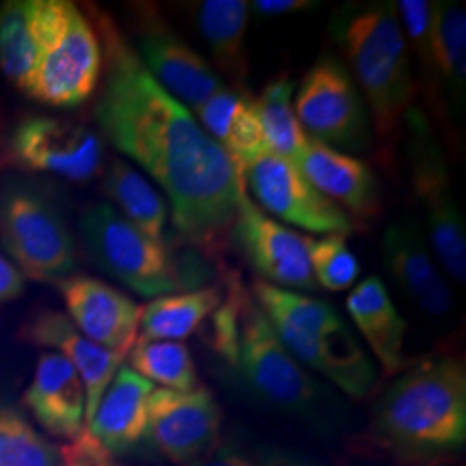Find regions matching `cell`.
<instances>
[{
    "label": "cell",
    "mask_w": 466,
    "mask_h": 466,
    "mask_svg": "<svg viewBox=\"0 0 466 466\" xmlns=\"http://www.w3.org/2000/svg\"><path fill=\"white\" fill-rule=\"evenodd\" d=\"M268 466H304L298 465V463H292V461H283V460H277V461H271Z\"/></svg>",
    "instance_id": "obj_39"
},
{
    "label": "cell",
    "mask_w": 466,
    "mask_h": 466,
    "mask_svg": "<svg viewBox=\"0 0 466 466\" xmlns=\"http://www.w3.org/2000/svg\"><path fill=\"white\" fill-rule=\"evenodd\" d=\"M250 292L302 367L332 382L350 400H365L373 392L377 367L330 302L259 279L250 285Z\"/></svg>",
    "instance_id": "obj_4"
},
{
    "label": "cell",
    "mask_w": 466,
    "mask_h": 466,
    "mask_svg": "<svg viewBox=\"0 0 466 466\" xmlns=\"http://www.w3.org/2000/svg\"><path fill=\"white\" fill-rule=\"evenodd\" d=\"M394 7L400 17V28L406 36L408 47L415 50L421 69L431 76L433 2L400 0V2H394Z\"/></svg>",
    "instance_id": "obj_33"
},
{
    "label": "cell",
    "mask_w": 466,
    "mask_h": 466,
    "mask_svg": "<svg viewBox=\"0 0 466 466\" xmlns=\"http://www.w3.org/2000/svg\"><path fill=\"white\" fill-rule=\"evenodd\" d=\"M230 466H258L254 465L252 461H250L248 456H244L242 452H238V451H235V454H233L232 463Z\"/></svg>",
    "instance_id": "obj_37"
},
{
    "label": "cell",
    "mask_w": 466,
    "mask_h": 466,
    "mask_svg": "<svg viewBox=\"0 0 466 466\" xmlns=\"http://www.w3.org/2000/svg\"><path fill=\"white\" fill-rule=\"evenodd\" d=\"M296 116L313 140L344 154L371 147L373 125L348 66L330 52L321 54L296 90Z\"/></svg>",
    "instance_id": "obj_10"
},
{
    "label": "cell",
    "mask_w": 466,
    "mask_h": 466,
    "mask_svg": "<svg viewBox=\"0 0 466 466\" xmlns=\"http://www.w3.org/2000/svg\"><path fill=\"white\" fill-rule=\"evenodd\" d=\"M25 275L15 263L0 254V306L17 299L25 292Z\"/></svg>",
    "instance_id": "obj_35"
},
{
    "label": "cell",
    "mask_w": 466,
    "mask_h": 466,
    "mask_svg": "<svg viewBox=\"0 0 466 466\" xmlns=\"http://www.w3.org/2000/svg\"><path fill=\"white\" fill-rule=\"evenodd\" d=\"M130 368L161 389L187 392L199 387L194 358L184 342L137 340L128 352Z\"/></svg>",
    "instance_id": "obj_30"
},
{
    "label": "cell",
    "mask_w": 466,
    "mask_h": 466,
    "mask_svg": "<svg viewBox=\"0 0 466 466\" xmlns=\"http://www.w3.org/2000/svg\"><path fill=\"white\" fill-rule=\"evenodd\" d=\"M232 240L259 280L296 292L317 290L318 283L309 265L308 237L294 232L267 215L248 188L240 194L233 219Z\"/></svg>",
    "instance_id": "obj_13"
},
{
    "label": "cell",
    "mask_w": 466,
    "mask_h": 466,
    "mask_svg": "<svg viewBox=\"0 0 466 466\" xmlns=\"http://www.w3.org/2000/svg\"><path fill=\"white\" fill-rule=\"evenodd\" d=\"M294 92L296 84L292 78L287 73L277 75L256 97V107L268 150L296 165L309 137L296 116Z\"/></svg>",
    "instance_id": "obj_28"
},
{
    "label": "cell",
    "mask_w": 466,
    "mask_h": 466,
    "mask_svg": "<svg viewBox=\"0 0 466 466\" xmlns=\"http://www.w3.org/2000/svg\"><path fill=\"white\" fill-rule=\"evenodd\" d=\"M102 190L116 204L119 215L140 232L154 240H165L167 200L140 171L123 159H115L104 171Z\"/></svg>",
    "instance_id": "obj_27"
},
{
    "label": "cell",
    "mask_w": 466,
    "mask_h": 466,
    "mask_svg": "<svg viewBox=\"0 0 466 466\" xmlns=\"http://www.w3.org/2000/svg\"><path fill=\"white\" fill-rule=\"evenodd\" d=\"M235 292L237 325L228 350L219 356L221 363L269 406L290 415H311L321 398L315 375L285 348L240 275Z\"/></svg>",
    "instance_id": "obj_7"
},
{
    "label": "cell",
    "mask_w": 466,
    "mask_h": 466,
    "mask_svg": "<svg viewBox=\"0 0 466 466\" xmlns=\"http://www.w3.org/2000/svg\"><path fill=\"white\" fill-rule=\"evenodd\" d=\"M221 299L223 287L219 285L156 298L142 306L137 340L182 342L211 318Z\"/></svg>",
    "instance_id": "obj_26"
},
{
    "label": "cell",
    "mask_w": 466,
    "mask_h": 466,
    "mask_svg": "<svg viewBox=\"0 0 466 466\" xmlns=\"http://www.w3.org/2000/svg\"><path fill=\"white\" fill-rule=\"evenodd\" d=\"M242 180L256 204L277 221L318 235H348L356 225L292 161L269 150L242 169Z\"/></svg>",
    "instance_id": "obj_12"
},
{
    "label": "cell",
    "mask_w": 466,
    "mask_h": 466,
    "mask_svg": "<svg viewBox=\"0 0 466 466\" xmlns=\"http://www.w3.org/2000/svg\"><path fill=\"white\" fill-rule=\"evenodd\" d=\"M113 466H121V465H117V463H116V465H113Z\"/></svg>",
    "instance_id": "obj_40"
},
{
    "label": "cell",
    "mask_w": 466,
    "mask_h": 466,
    "mask_svg": "<svg viewBox=\"0 0 466 466\" xmlns=\"http://www.w3.org/2000/svg\"><path fill=\"white\" fill-rule=\"evenodd\" d=\"M0 246L16 268L36 282L57 283L78 267L73 233L57 206L28 184L0 188Z\"/></svg>",
    "instance_id": "obj_8"
},
{
    "label": "cell",
    "mask_w": 466,
    "mask_h": 466,
    "mask_svg": "<svg viewBox=\"0 0 466 466\" xmlns=\"http://www.w3.org/2000/svg\"><path fill=\"white\" fill-rule=\"evenodd\" d=\"M19 339L36 348L59 352L78 371L85 387V421L88 429L104 392L113 382L117 370L123 367L125 358L88 340L66 315L50 309L28 319L19 332Z\"/></svg>",
    "instance_id": "obj_18"
},
{
    "label": "cell",
    "mask_w": 466,
    "mask_h": 466,
    "mask_svg": "<svg viewBox=\"0 0 466 466\" xmlns=\"http://www.w3.org/2000/svg\"><path fill=\"white\" fill-rule=\"evenodd\" d=\"M454 109L465 107L466 11L456 2H433L431 76Z\"/></svg>",
    "instance_id": "obj_25"
},
{
    "label": "cell",
    "mask_w": 466,
    "mask_h": 466,
    "mask_svg": "<svg viewBox=\"0 0 466 466\" xmlns=\"http://www.w3.org/2000/svg\"><path fill=\"white\" fill-rule=\"evenodd\" d=\"M71 323L100 348L127 358L138 339L142 306L116 287L88 275L54 283Z\"/></svg>",
    "instance_id": "obj_16"
},
{
    "label": "cell",
    "mask_w": 466,
    "mask_h": 466,
    "mask_svg": "<svg viewBox=\"0 0 466 466\" xmlns=\"http://www.w3.org/2000/svg\"><path fill=\"white\" fill-rule=\"evenodd\" d=\"M85 13L102 50L104 78L94 109L102 134L159 184L175 228L211 258L246 190L240 171L190 109L156 82L116 21L96 5Z\"/></svg>",
    "instance_id": "obj_1"
},
{
    "label": "cell",
    "mask_w": 466,
    "mask_h": 466,
    "mask_svg": "<svg viewBox=\"0 0 466 466\" xmlns=\"http://www.w3.org/2000/svg\"><path fill=\"white\" fill-rule=\"evenodd\" d=\"M25 406L56 439L71 442L86 431L85 387L78 371L59 352H44L35 367Z\"/></svg>",
    "instance_id": "obj_20"
},
{
    "label": "cell",
    "mask_w": 466,
    "mask_h": 466,
    "mask_svg": "<svg viewBox=\"0 0 466 466\" xmlns=\"http://www.w3.org/2000/svg\"><path fill=\"white\" fill-rule=\"evenodd\" d=\"M221 408L206 387L178 392L154 389L149 398V437L173 465L194 466L223 444Z\"/></svg>",
    "instance_id": "obj_14"
},
{
    "label": "cell",
    "mask_w": 466,
    "mask_h": 466,
    "mask_svg": "<svg viewBox=\"0 0 466 466\" xmlns=\"http://www.w3.org/2000/svg\"><path fill=\"white\" fill-rule=\"evenodd\" d=\"M332 35L367 102L373 132L385 144L413 107L417 84L394 2L350 4L332 19Z\"/></svg>",
    "instance_id": "obj_3"
},
{
    "label": "cell",
    "mask_w": 466,
    "mask_h": 466,
    "mask_svg": "<svg viewBox=\"0 0 466 466\" xmlns=\"http://www.w3.org/2000/svg\"><path fill=\"white\" fill-rule=\"evenodd\" d=\"M0 466H67L63 444H54L15 408H0Z\"/></svg>",
    "instance_id": "obj_31"
},
{
    "label": "cell",
    "mask_w": 466,
    "mask_h": 466,
    "mask_svg": "<svg viewBox=\"0 0 466 466\" xmlns=\"http://www.w3.org/2000/svg\"><path fill=\"white\" fill-rule=\"evenodd\" d=\"M410 180L425 211L427 240L433 256L451 279L466 280L465 221L456 204L442 144L429 117L413 106L404 117Z\"/></svg>",
    "instance_id": "obj_9"
},
{
    "label": "cell",
    "mask_w": 466,
    "mask_h": 466,
    "mask_svg": "<svg viewBox=\"0 0 466 466\" xmlns=\"http://www.w3.org/2000/svg\"><path fill=\"white\" fill-rule=\"evenodd\" d=\"M308 254L315 280L330 292L350 290L361 273V265L342 233L308 237Z\"/></svg>",
    "instance_id": "obj_32"
},
{
    "label": "cell",
    "mask_w": 466,
    "mask_h": 466,
    "mask_svg": "<svg viewBox=\"0 0 466 466\" xmlns=\"http://www.w3.org/2000/svg\"><path fill=\"white\" fill-rule=\"evenodd\" d=\"M296 167L354 221H371L382 213V190L368 163L308 138Z\"/></svg>",
    "instance_id": "obj_19"
},
{
    "label": "cell",
    "mask_w": 466,
    "mask_h": 466,
    "mask_svg": "<svg viewBox=\"0 0 466 466\" xmlns=\"http://www.w3.org/2000/svg\"><path fill=\"white\" fill-rule=\"evenodd\" d=\"M371 437L404 465H432L466 442V367L452 354L411 363L375 404Z\"/></svg>",
    "instance_id": "obj_2"
},
{
    "label": "cell",
    "mask_w": 466,
    "mask_h": 466,
    "mask_svg": "<svg viewBox=\"0 0 466 466\" xmlns=\"http://www.w3.org/2000/svg\"><path fill=\"white\" fill-rule=\"evenodd\" d=\"M154 383L130 367L117 370L104 392L88 432L115 458L137 450L149 437V398Z\"/></svg>",
    "instance_id": "obj_21"
},
{
    "label": "cell",
    "mask_w": 466,
    "mask_h": 466,
    "mask_svg": "<svg viewBox=\"0 0 466 466\" xmlns=\"http://www.w3.org/2000/svg\"><path fill=\"white\" fill-rule=\"evenodd\" d=\"M38 61L32 0L0 5V71L19 92H26Z\"/></svg>",
    "instance_id": "obj_29"
},
{
    "label": "cell",
    "mask_w": 466,
    "mask_h": 466,
    "mask_svg": "<svg viewBox=\"0 0 466 466\" xmlns=\"http://www.w3.org/2000/svg\"><path fill=\"white\" fill-rule=\"evenodd\" d=\"M346 308L368 350L387 377H396L413 361L404 352L408 323L380 277L370 275L348 296Z\"/></svg>",
    "instance_id": "obj_22"
},
{
    "label": "cell",
    "mask_w": 466,
    "mask_h": 466,
    "mask_svg": "<svg viewBox=\"0 0 466 466\" xmlns=\"http://www.w3.org/2000/svg\"><path fill=\"white\" fill-rule=\"evenodd\" d=\"M4 146H5V132H4V116H2V109H0V159H2Z\"/></svg>",
    "instance_id": "obj_38"
},
{
    "label": "cell",
    "mask_w": 466,
    "mask_h": 466,
    "mask_svg": "<svg viewBox=\"0 0 466 466\" xmlns=\"http://www.w3.org/2000/svg\"><path fill=\"white\" fill-rule=\"evenodd\" d=\"M80 232L97 267L142 298L198 290L215 275L208 256L175 252L167 240L150 238L109 204L85 209Z\"/></svg>",
    "instance_id": "obj_5"
},
{
    "label": "cell",
    "mask_w": 466,
    "mask_h": 466,
    "mask_svg": "<svg viewBox=\"0 0 466 466\" xmlns=\"http://www.w3.org/2000/svg\"><path fill=\"white\" fill-rule=\"evenodd\" d=\"M32 5L38 61L25 96L50 107H76L99 86V36L75 2L32 0Z\"/></svg>",
    "instance_id": "obj_6"
},
{
    "label": "cell",
    "mask_w": 466,
    "mask_h": 466,
    "mask_svg": "<svg viewBox=\"0 0 466 466\" xmlns=\"http://www.w3.org/2000/svg\"><path fill=\"white\" fill-rule=\"evenodd\" d=\"M194 113L204 132L228 154L240 175L256 157L268 152L256 97L246 88L223 86Z\"/></svg>",
    "instance_id": "obj_23"
},
{
    "label": "cell",
    "mask_w": 466,
    "mask_h": 466,
    "mask_svg": "<svg viewBox=\"0 0 466 466\" xmlns=\"http://www.w3.org/2000/svg\"><path fill=\"white\" fill-rule=\"evenodd\" d=\"M385 267L400 290L425 315L448 317L452 294L433 256L425 230L413 218L392 221L382 237Z\"/></svg>",
    "instance_id": "obj_17"
},
{
    "label": "cell",
    "mask_w": 466,
    "mask_h": 466,
    "mask_svg": "<svg viewBox=\"0 0 466 466\" xmlns=\"http://www.w3.org/2000/svg\"><path fill=\"white\" fill-rule=\"evenodd\" d=\"M235 451L237 450H233L232 446L221 444V446L218 448L217 452H213L209 458L202 460L200 463L194 466H230Z\"/></svg>",
    "instance_id": "obj_36"
},
{
    "label": "cell",
    "mask_w": 466,
    "mask_h": 466,
    "mask_svg": "<svg viewBox=\"0 0 466 466\" xmlns=\"http://www.w3.org/2000/svg\"><path fill=\"white\" fill-rule=\"evenodd\" d=\"M249 13V2L244 0H204L190 7L200 38L221 73L237 88H244L249 73L246 49Z\"/></svg>",
    "instance_id": "obj_24"
},
{
    "label": "cell",
    "mask_w": 466,
    "mask_h": 466,
    "mask_svg": "<svg viewBox=\"0 0 466 466\" xmlns=\"http://www.w3.org/2000/svg\"><path fill=\"white\" fill-rule=\"evenodd\" d=\"M104 147L97 134L56 116L23 117L9 137L0 167L50 173L67 182H88L102 167Z\"/></svg>",
    "instance_id": "obj_11"
},
{
    "label": "cell",
    "mask_w": 466,
    "mask_h": 466,
    "mask_svg": "<svg viewBox=\"0 0 466 466\" xmlns=\"http://www.w3.org/2000/svg\"><path fill=\"white\" fill-rule=\"evenodd\" d=\"M318 5L311 0H254L249 2L250 11H254L259 16H287V15H298L306 13Z\"/></svg>",
    "instance_id": "obj_34"
},
{
    "label": "cell",
    "mask_w": 466,
    "mask_h": 466,
    "mask_svg": "<svg viewBox=\"0 0 466 466\" xmlns=\"http://www.w3.org/2000/svg\"><path fill=\"white\" fill-rule=\"evenodd\" d=\"M137 21V54L156 82L187 109H198L227 86L217 69L152 7H142Z\"/></svg>",
    "instance_id": "obj_15"
}]
</instances>
